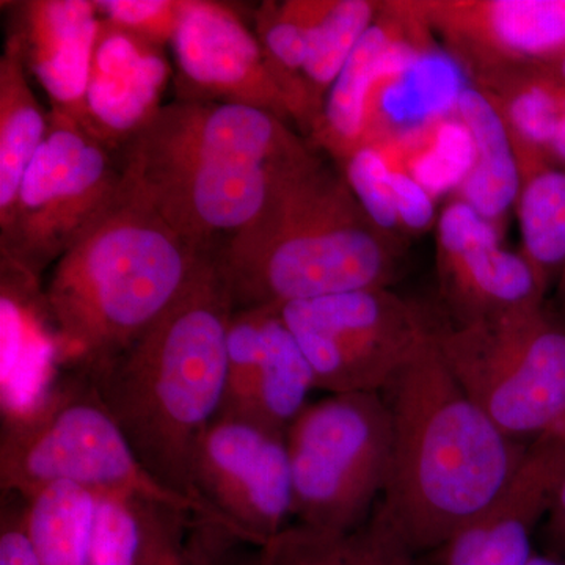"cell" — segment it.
<instances>
[{"label": "cell", "instance_id": "6da1fadb", "mask_svg": "<svg viewBox=\"0 0 565 565\" xmlns=\"http://www.w3.org/2000/svg\"><path fill=\"white\" fill-rule=\"evenodd\" d=\"M313 151L269 111L180 98L117 152L120 189L203 258L217 259Z\"/></svg>", "mask_w": 565, "mask_h": 565}, {"label": "cell", "instance_id": "7a4b0ae2", "mask_svg": "<svg viewBox=\"0 0 565 565\" xmlns=\"http://www.w3.org/2000/svg\"><path fill=\"white\" fill-rule=\"evenodd\" d=\"M435 330L386 388L393 449L381 503L416 555L444 548L471 522L503 489L527 448L463 392Z\"/></svg>", "mask_w": 565, "mask_h": 565}, {"label": "cell", "instance_id": "3957f363", "mask_svg": "<svg viewBox=\"0 0 565 565\" xmlns=\"http://www.w3.org/2000/svg\"><path fill=\"white\" fill-rule=\"evenodd\" d=\"M233 311L211 259L158 322L87 375L143 467L196 503L202 501L192 489V456L222 411Z\"/></svg>", "mask_w": 565, "mask_h": 565}, {"label": "cell", "instance_id": "277c9868", "mask_svg": "<svg viewBox=\"0 0 565 565\" xmlns=\"http://www.w3.org/2000/svg\"><path fill=\"white\" fill-rule=\"evenodd\" d=\"M397 245L367 217L340 167L315 150L214 263L236 311L388 288Z\"/></svg>", "mask_w": 565, "mask_h": 565}, {"label": "cell", "instance_id": "5b68a950", "mask_svg": "<svg viewBox=\"0 0 565 565\" xmlns=\"http://www.w3.org/2000/svg\"><path fill=\"white\" fill-rule=\"evenodd\" d=\"M207 262L120 189L41 288L55 362L95 374L158 322Z\"/></svg>", "mask_w": 565, "mask_h": 565}, {"label": "cell", "instance_id": "8992f818", "mask_svg": "<svg viewBox=\"0 0 565 565\" xmlns=\"http://www.w3.org/2000/svg\"><path fill=\"white\" fill-rule=\"evenodd\" d=\"M55 482L167 505L225 535L206 505L167 489L143 467L90 379L79 373L31 408L7 416L0 435L3 497L24 498Z\"/></svg>", "mask_w": 565, "mask_h": 565}, {"label": "cell", "instance_id": "52a82bcc", "mask_svg": "<svg viewBox=\"0 0 565 565\" xmlns=\"http://www.w3.org/2000/svg\"><path fill=\"white\" fill-rule=\"evenodd\" d=\"M286 446L297 523L330 533L355 530L384 494L392 408L382 393L330 394L294 419Z\"/></svg>", "mask_w": 565, "mask_h": 565}, {"label": "cell", "instance_id": "ba28073f", "mask_svg": "<svg viewBox=\"0 0 565 565\" xmlns=\"http://www.w3.org/2000/svg\"><path fill=\"white\" fill-rule=\"evenodd\" d=\"M446 366L503 433H550L565 416V318L545 305L435 330Z\"/></svg>", "mask_w": 565, "mask_h": 565}, {"label": "cell", "instance_id": "9c48e42d", "mask_svg": "<svg viewBox=\"0 0 565 565\" xmlns=\"http://www.w3.org/2000/svg\"><path fill=\"white\" fill-rule=\"evenodd\" d=\"M117 156L61 110L22 180L9 221L0 225V262L41 281L117 202Z\"/></svg>", "mask_w": 565, "mask_h": 565}, {"label": "cell", "instance_id": "30bf717a", "mask_svg": "<svg viewBox=\"0 0 565 565\" xmlns=\"http://www.w3.org/2000/svg\"><path fill=\"white\" fill-rule=\"evenodd\" d=\"M275 308L310 363L316 388L330 394L384 392L435 330L390 288Z\"/></svg>", "mask_w": 565, "mask_h": 565}, {"label": "cell", "instance_id": "8fae6325", "mask_svg": "<svg viewBox=\"0 0 565 565\" xmlns=\"http://www.w3.org/2000/svg\"><path fill=\"white\" fill-rule=\"evenodd\" d=\"M191 481L196 500L218 516L232 541L262 550L291 526L285 434L244 416L218 414L196 441Z\"/></svg>", "mask_w": 565, "mask_h": 565}, {"label": "cell", "instance_id": "7c38bea8", "mask_svg": "<svg viewBox=\"0 0 565 565\" xmlns=\"http://www.w3.org/2000/svg\"><path fill=\"white\" fill-rule=\"evenodd\" d=\"M185 98L266 110L303 129V115L256 32L232 7L184 0L172 40Z\"/></svg>", "mask_w": 565, "mask_h": 565}, {"label": "cell", "instance_id": "4fadbf2b", "mask_svg": "<svg viewBox=\"0 0 565 565\" xmlns=\"http://www.w3.org/2000/svg\"><path fill=\"white\" fill-rule=\"evenodd\" d=\"M437 274L451 326L490 321L545 305L548 286L501 230L452 196L437 222Z\"/></svg>", "mask_w": 565, "mask_h": 565}, {"label": "cell", "instance_id": "5bb4252c", "mask_svg": "<svg viewBox=\"0 0 565 565\" xmlns=\"http://www.w3.org/2000/svg\"><path fill=\"white\" fill-rule=\"evenodd\" d=\"M434 39L471 84L565 50V0H418Z\"/></svg>", "mask_w": 565, "mask_h": 565}, {"label": "cell", "instance_id": "9a60e30c", "mask_svg": "<svg viewBox=\"0 0 565 565\" xmlns=\"http://www.w3.org/2000/svg\"><path fill=\"white\" fill-rule=\"evenodd\" d=\"M316 388L310 363L275 307L233 311L221 414L286 435Z\"/></svg>", "mask_w": 565, "mask_h": 565}, {"label": "cell", "instance_id": "2e32d148", "mask_svg": "<svg viewBox=\"0 0 565 565\" xmlns=\"http://www.w3.org/2000/svg\"><path fill=\"white\" fill-rule=\"evenodd\" d=\"M435 44L418 0L382 2L374 24L333 82L308 141L337 166L366 140L367 118L379 87L403 73Z\"/></svg>", "mask_w": 565, "mask_h": 565}, {"label": "cell", "instance_id": "e0dca14e", "mask_svg": "<svg viewBox=\"0 0 565 565\" xmlns=\"http://www.w3.org/2000/svg\"><path fill=\"white\" fill-rule=\"evenodd\" d=\"M565 475V438L535 437L492 501L441 550L445 565H526L535 526L548 515Z\"/></svg>", "mask_w": 565, "mask_h": 565}, {"label": "cell", "instance_id": "ac0fdd59", "mask_svg": "<svg viewBox=\"0 0 565 565\" xmlns=\"http://www.w3.org/2000/svg\"><path fill=\"white\" fill-rule=\"evenodd\" d=\"M170 74L163 47L99 17L82 128L117 156L162 109Z\"/></svg>", "mask_w": 565, "mask_h": 565}, {"label": "cell", "instance_id": "d6986e66", "mask_svg": "<svg viewBox=\"0 0 565 565\" xmlns=\"http://www.w3.org/2000/svg\"><path fill=\"white\" fill-rule=\"evenodd\" d=\"M7 46L51 102L84 125V102L99 14L87 0H28L9 3Z\"/></svg>", "mask_w": 565, "mask_h": 565}, {"label": "cell", "instance_id": "ffe728a7", "mask_svg": "<svg viewBox=\"0 0 565 565\" xmlns=\"http://www.w3.org/2000/svg\"><path fill=\"white\" fill-rule=\"evenodd\" d=\"M455 114L473 141V166L455 196L501 230L522 185L511 134L492 99L475 85L460 93Z\"/></svg>", "mask_w": 565, "mask_h": 565}, {"label": "cell", "instance_id": "44dd1931", "mask_svg": "<svg viewBox=\"0 0 565 565\" xmlns=\"http://www.w3.org/2000/svg\"><path fill=\"white\" fill-rule=\"evenodd\" d=\"M492 99L511 134L520 172L550 161L553 143L565 122V82L546 65H531L476 82Z\"/></svg>", "mask_w": 565, "mask_h": 565}, {"label": "cell", "instance_id": "7402d4cb", "mask_svg": "<svg viewBox=\"0 0 565 565\" xmlns=\"http://www.w3.org/2000/svg\"><path fill=\"white\" fill-rule=\"evenodd\" d=\"M259 552L264 565H418L381 501L355 530L330 533L296 523Z\"/></svg>", "mask_w": 565, "mask_h": 565}, {"label": "cell", "instance_id": "603a6c76", "mask_svg": "<svg viewBox=\"0 0 565 565\" xmlns=\"http://www.w3.org/2000/svg\"><path fill=\"white\" fill-rule=\"evenodd\" d=\"M50 131L31 77L6 44L0 57V225L9 221L22 180Z\"/></svg>", "mask_w": 565, "mask_h": 565}, {"label": "cell", "instance_id": "cb8c5ba5", "mask_svg": "<svg viewBox=\"0 0 565 565\" xmlns=\"http://www.w3.org/2000/svg\"><path fill=\"white\" fill-rule=\"evenodd\" d=\"M25 531L40 565H87L96 494L55 482L21 498Z\"/></svg>", "mask_w": 565, "mask_h": 565}, {"label": "cell", "instance_id": "d4e9b609", "mask_svg": "<svg viewBox=\"0 0 565 565\" xmlns=\"http://www.w3.org/2000/svg\"><path fill=\"white\" fill-rule=\"evenodd\" d=\"M514 210L520 253L550 288L565 267V167L541 161L522 169Z\"/></svg>", "mask_w": 565, "mask_h": 565}, {"label": "cell", "instance_id": "484cf974", "mask_svg": "<svg viewBox=\"0 0 565 565\" xmlns=\"http://www.w3.org/2000/svg\"><path fill=\"white\" fill-rule=\"evenodd\" d=\"M377 145L390 163L412 174L435 200L456 195L473 166V141L456 114Z\"/></svg>", "mask_w": 565, "mask_h": 565}, {"label": "cell", "instance_id": "4316f807", "mask_svg": "<svg viewBox=\"0 0 565 565\" xmlns=\"http://www.w3.org/2000/svg\"><path fill=\"white\" fill-rule=\"evenodd\" d=\"M381 7L382 2L375 0H327L321 20L311 33L310 51L300 76L313 114V128L327 93L374 24Z\"/></svg>", "mask_w": 565, "mask_h": 565}, {"label": "cell", "instance_id": "83f0119b", "mask_svg": "<svg viewBox=\"0 0 565 565\" xmlns=\"http://www.w3.org/2000/svg\"><path fill=\"white\" fill-rule=\"evenodd\" d=\"M327 0L264 2L256 11L255 32L275 70L286 82L303 115V134L310 137L313 114L302 85V70L310 51L311 33L321 20Z\"/></svg>", "mask_w": 565, "mask_h": 565}, {"label": "cell", "instance_id": "f1b7e54d", "mask_svg": "<svg viewBox=\"0 0 565 565\" xmlns=\"http://www.w3.org/2000/svg\"><path fill=\"white\" fill-rule=\"evenodd\" d=\"M140 503L126 494H96L87 565H140L145 545Z\"/></svg>", "mask_w": 565, "mask_h": 565}, {"label": "cell", "instance_id": "f546056e", "mask_svg": "<svg viewBox=\"0 0 565 565\" xmlns=\"http://www.w3.org/2000/svg\"><path fill=\"white\" fill-rule=\"evenodd\" d=\"M338 167L367 217L386 236L403 243L407 236L394 203L392 166L381 145H362Z\"/></svg>", "mask_w": 565, "mask_h": 565}, {"label": "cell", "instance_id": "4dcf8cb0", "mask_svg": "<svg viewBox=\"0 0 565 565\" xmlns=\"http://www.w3.org/2000/svg\"><path fill=\"white\" fill-rule=\"evenodd\" d=\"M182 3L184 0H104L95 7L104 20L163 47L172 44Z\"/></svg>", "mask_w": 565, "mask_h": 565}, {"label": "cell", "instance_id": "1f68e13d", "mask_svg": "<svg viewBox=\"0 0 565 565\" xmlns=\"http://www.w3.org/2000/svg\"><path fill=\"white\" fill-rule=\"evenodd\" d=\"M145 545L140 565H192L185 542L189 514L167 505L141 501Z\"/></svg>", "mask_w": 565, "mask_h": 565}, {"label": "cell", "instance_id": "d6a6232c", "mask_svg": "<svg viewBox=\"0 0 565 565\" xmlns=\"http://www.w3.org/2000/svg\"><path fill=\"white\" fill-rule=\"evenodd\" d=\"M392 166L394 203L405 236L429 232L437 225V200L401 167Z\"/></svg>", "mask_w": 565, "mask_h": 565}, {"label": "cell", "instance_id": "836d02e7", "mask_svg": "<svg viewBox=\"0 0 565 565\" xmlns=\"http://www.w3.org/2000/svg\"><path fill=\"white\" fill-rule=\"evenodd\" d=\"M21 500V498H20ZM0 565H40L24 525L21 504L2 505L0 516Z\"/></svg>", "mask_w": 565, "mask_h": 565}, {"label": "cell", "instance_id": "e575fe53", "mask_svg": "<svg viewBox=\"0 0 565 565\" xmlns=\"http://www.w3.org/2000/svg\"><path fill=\"white\" fill-rule=\"evenodd\" d=\"M546 533L553 545V553L565 556V475L553 498L552 508L546 515Z\"/></svg>", "mask_w": 565, "mask_h": 565}, {"label": "cell", "instance_id": "d590c367", "mask_svg": "<svg viewBox=\"0 0 565 565\" xmlns=\"http://www.w3.org/2000/svg\"><path fill=\"white\" fill-rule=\"evenodd\" d=\"M526 565H565V556L557 555V553H550V555L534 553Z\"/></svg>", "mask_w": 565, "mask_h": 565}, {"label": "cell", "instance_id": "8d00e7d4", "mask_svg": "<svg viewBox=\"0 0 565 565\" xmlns=\"http://www.w3.org/2000/svg\"><path fill=\"white\" fill-rule=\"evenodd\" d=\"M546 66H548L561 81L565 82V50L557 55L555 61L550 62Z\"/></svg>", "mask_w": 565, "mask_h": 565}, {"label": "cell", "instance_id": "74e56055", "mask_svg": "<svg viewBox=\"0 0 565 565\" xmlns=\"http://www.w3.org/2000/svg\"><path fill=\"white\" fill-rule=\"evenodd\" d=\"M259 563H262V553L258 552L256 556L248 555L241 559L223 561L221 565H259Z\"/></svg>", "mask_w": 565, "mask_h": 565}, {"label": "cell", "instance_id": "f35d334b", "mask_svg": "<svg viewBox=\"0 0 565 565\" xmlns=\"http://www.w3.org/2000/svg\"><path fill=\"white\" fill-rule=\"evenodd\" d=\"M557 285V296H559L561 305H563V310L565 315V267L563 273H561L559 278L556 281Z\"/></svg>", "mask_w": 565, "mask_h": 565}, {"label": "cell", "instance_id": "ab89813d", "mask_svg": "<svg viewBox=\"0 0 565 565\" xmlns=\"http://www.w3.org/2000/svg\"><path fill=\"white\" fill-rule=\"evenodd\" d=\"M546 434H553L556 435V437L565 438V416L556 424L555 427H553L552 430H550V433Z\"/></svg>", "mask_w": 565, "mask_h": 565}, {"label": "cell", "instance_id": "60d3db41", "mask_svg": "<svg viewBox=\"0 0 565 565\" xmlns=\"http://www.w3.org/2000/svg\"><path fill=\"white\" fill-rule=\"evenodd\" d=\"M259 553H262V552H259ZM259 565H264V564H263V561H262V563H259Z\"/></svg>", "mask_w": 565, "mask_h": 565}]
</instances>
